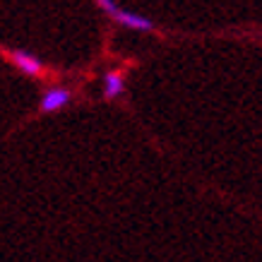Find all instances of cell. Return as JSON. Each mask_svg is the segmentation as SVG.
<instances>
[{
  "instance_id": "cell-3",
  "label": "cell",
  "mask_w": 262,
  "mask_h": 262,
  "mask_svg": "<svg viewBox=\"0 0 262 262\" xmlns=\"http://www.w3.org/2000/svg\"><path fill=\"white\" fill-rule=\"evenodd\" d=\"M68 101H70V92L63 87H53L41 96L39 108H41V113H53V111H58V108H63Z\"/></svg>"
},
{
  "instance_id": "cell-1",
  "label": "cell",
  "mask_w": 262,
  "mask_h": 262,
  "mask_svg": "<svg viewBox=\"0 0 262 262\" xmlns=\"http://www.w3.org/2000/svg\"><path fill=\"white\" fill-rule=\"evenodd\" d=\"M96 5H99L106 15H111V19H116V22L123 24V27H127V29H137V32H151V29H154L151 19H147V17H142V15H135V12H127V10H123V8H118L113 0H96Z\"/></svg>"
},
{
  "instance_id": "cell-4",
  "label": "cell",
  "mask_w": 262,
  "mask_h": 262,
  "mask_svg": "<svg viewBox=\"0 0 262 262\" xmlns=\"http://www.w3.org/2000/svg\"><path fill=\"white\" fill-rule=\"evenodd\" d=\"M118 94H123V75L120 72H106L103 77V96L106 99H116Z\"/></svg>"
},
{
  "instance_id": "cell-2",
  "label": "cell",
  "mask_w": 262,
  "mask_h": 262,
  "mask_svg": "<svg viewBox=\"0 0 262 262\" xmlns=\"http://www.w3.org/2000/svg\"><path fill=\"white\" fill-rule=\"evenodd\" d=\"M8 56H10V60H12V65H15V68H19L24 75H32V77H36V75H41V70H43V65H41L39 58H34L32 53H27V51L12 48V51H8Z\"/></svg>"
}]
</instances>
